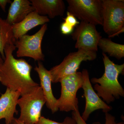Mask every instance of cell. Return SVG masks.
<instances>
[{
  "label": "cell",
  "instance_id": "1",
  "mask_svg": "<svg viewBox=\"0 0 124 124\" xmlns=\"http://www.w3.org/2000/svg\"><path fill=\"white\" fill-rule=\"evenodd\" d=\"M16 49L14 45L5 47V58L0 69V83L7 88L20 92L21 95L31 91L39 85L31 76L32 66L23 59L15 58L13 53Z\"/></svg>",
  "mask_w": 124,
  "mask_h": 124
},
{
  "label": "cell",
  "instance_id": "2",
  "mask_svg": "<svg viewBox=\"0 0 124 124\" xmlns=\"http://www.w3.org/2000/svg\"><path fill=\"white\" fill-rule=\"evenodd\" d=\"M104 72L100 78H93L91 79L99 97L101 98L108 104L115 99L124 97V90L120 85L118 77L124 73V64L119 65L110 60L106 54L102 53Z\"/></svg>",
  "mask_w": 124,
  "mask_h": 124
},
{
  "label": "cell",
  "instance_id": "3",
  "mask_svg": "<svg viewBox=\"0 0 124 124\" xmlns=\"http://www.w3.org/2000/svg\"><path fill=\"white\" fill-rule=\"evenodd\" d=\"M18 100L20 113L18 119L25 124H37L46 100L40 85L29 93L21 95Z\"/></svg>",
  "mask_w": 124,
  "mask_h": 124
},
{
  "label": "cell",
  "instance_id": "4",
  "mask_svg": "<svg viewBox=\"0 0 124 124\" xmlns=\"http://www.w3.org/2000/svg\"><path fill=\"white\" fill-rule=\"evenodd\" d=\"M61 84V95L57 99L58 110L68 112L79 109L78 99L77 93L79 89L82 88L83 78L82 72L76 73L67 76L59 81Z\"/></svg>",
  "mask_w": 124,
  "mask_h": 124
},
{
  "label": "cell",
  "instance_id": "5",
  "mask_svg": "<svg viewBox=\"0 0 124 124\" xmlns=\"http://www.w3.org/2000/svg\"><path fill=\"white\" fill-rule=\"evenodd\" d=\"M97 57L96 51L81 49L70 53L61 63L49 70L51 74L52 82L58 83L63 78L76 73L82 62L93 61L95 60Z\"/></svg>",
  "mask_w": 124,
  "mask_h": 124
},
{
  "label": "cell",
  "instance_id": "6",
  "mask_svg": "<svg viewBox=\"0 0 124 124\" xmlns=\"http://www.w3.org/2000/svg\"><path fill=\"white\" fill-rule=\"evenodd\" d=\"M103 30L108 37L124 27V1L120 0H101Z\"/></svg>",
  "mask_w": 124,
  "mask_h": 124
},
{
  "label": "cell",
  "instance_id": "7",
  "mask_svg": "<svg viewBox=\"0 0 124 124\" xmlns=\"http://www.w3.org/2000/svg\"><path fill=\"white\" fill-rule=\"evenodd\" d=\"M68 11L82 22L102 24L101 0H67Z\"/></svg>",
  "mask_w": 124,
  "mask_h": 124
},
{
  "label": "cell",
  "instance_id": "8",
  "mask_svg": "<svg viewBox=\"0 0 124 124\" xmlns=\"http://www.w3.org/2000/svg\"><path fill=\"white\" fill-rule=\"evenodd\" d=\"M47 29V24L46 23L35 34L32 35L26 34L16 40L14 45L17 49V57H30L38 62L44 60L41 43Z\"/></svg>",
  "mask_w": 124,
  "mask_h": 124
},
{
  "label": "cell",
  "instance_id": "9",
  "mask_svg": "<svg viewBox=\"0 0 124 124\" xmlns=\"http://www.w3.org/2000/svg\"><path fill=\"white\" fill-rule=\"evenodd\" d=\"M94 24L81 21L71 33L72 38L76 41L75 47L78 49L89 51L98 50V44L102 38Z\"/></svg>",
  "mask_w": 124,
  "mask_h": 124
},
{
  "label": "cell",
  "instance_id": "10",
  "mask_svg": "<svg viewBox=\"0 0 124 124\" xmlns=\"http://www.w3.org/2000/svg\"><path fill=\"white\" fill-rule=\"evenodd\" d=\"M81 72L83 78L82 88L85 99V108L81 117L86 122L91 113L94 111L101 109L104 113H107L111 110L112 107L102 100L94 91L90 80L88 71L83 69Z\"/></svg>",
  "mask_w": 124,
  "mask_h": 124
},
{
  "label": "cell",
  "instance_id": "11",
  "mask_svg": "<svg viewBox=\"0 0 124 124\" xmlns=\"http://www.w3.org/2000/svg\"><path fill=\"white\" fill-rule=\"evenodd\" d=\"M21 94L7 88L0 97V120L4 119L5 124H11L15 118V114H18L16 109L17 101Z\"/></svg>",
  "mask_w": 124,
  "mask_h": 124
},
{
  "label": "cell",
  "instance_id": "12",
  "mask_svg": "<svg viewBox=\"0 0 124 124\" xmlns=\"http://www.w3.org/2000/svg\"><path fill=\"white\" fill-rule=\"evenodd\" d=\"M35 70L39 78L40 83L39 85L46 100V107L52 113H55L58 109L57 106V99L54 96L52 91L51 74L40 62H38V66L35 67Z\"/></svg>",
  "mask_w": 124,
  "mask_h": 124
},
{
  "label": "cell",
  "instance_id": "13",
  "mask_svg": "<svg viewBox=\"0 0 124 124\" xmlns=\"http://www.w3.org/2000/svg\"><path fill=\"white\" fill-rule=\"evenodd\" d=\"M35 11L39 15L53 19L63 16L66 5L62 0H31Z\"/></svg>",
  "mask_w": 124,
  "mask_h": 124
},
{
  "label": "cell",
  "instance_id": "14",
  "mask_svg": "<svg viewBox=\"0 0 124 124\" xmlns=\"http://www.w3.org/2000/svg\"><path fill=\"white\" fill-rule=\"evenodd\" d=\"M49 21L47 16L40 15L36 11H33L20 22L12 25L14 37L16 40H18L31 29L39 25H44Z\"/></svg>",
  "mask_w": 124,
  "mask_h": 124
},
{
  "label": "cell",
  "instance_id": "15",
  "mask_svg": "<svg viewBox=\"0 0 124 124\" xmlns=\"http://www.w3.org/2000/svg\"><path fill=\"white\" fill-rule=\"evenodd\" d=\"M34 11L30 1L14 0L11 2L6 20L12 26L22 21L29 14Z\"/></svg>",
  "mask_w": 124,
  "mask_h": 124
},
{
  "label": "cell",
  "instance_id": "16",
  "mask_svg": "<svg viewBox=\"0 0 124 124\" xmlns=\"http://www.w3.org/2000/svg\"><path fill=\"white\" fill-rule=\"evenodd\" d=\"M16 40L14 37L12 26L6 20L0 18V54L4 60L5 47L7 45H14Z\"/></svg>",
  "mask_w": 124,
  "mask_h": 124
},
{
  "label": "cell",
  "instance_id": "17",
  "mask_svg": "<svg viewBox=\"0 0 124 124\" xmlns=\"http://www.w3.org/2000/svg\"><path fill=\"white\" fill-rule=\"evenodd\" d=\"M98 46L104 53H107L110 56L118 60L124 57V45L113 42L110 39L102 38L100 39Z\"/></svg>",
  "mask_w": 124,
  "mask_h": 124
},
{
  "label": "cell",
  "instance_id": "18",
  "mask_svg": "<svg viewBox=\"0 0 124 124\" xmlns=\"http://www.w3.org/2000/svg\"><path fill=\"white\" fill-rule=\"evenodd\" d=\"M37 124H77V123L75 120L72 117L67 116L62 122H59L41 116Z\"/></svg>",
  "mask_w": 124,
  "mask_h": 124
},
{
  "label": "cell",
  "instance_id": "19",
  "mask_svg": "<svg viewBox=\"0 0 124 124\" xmlns=\"http://www.w3.org/2000/svg\"><path fill=\"white\" fill-rule=\"evenodd\" d=\"M63 19L64 20V22L73 28L76 26L80 23L78 21L77 19L68 11L67 12L66 17Z\"/></svg>",
  "mask_w": 124,
  "mask_h": 124
},
{
  "label": "cell",
  "instance_id": "20",
  "mask_svg": "<svg viewBox=\"0 0 124 124\" xmlns=\"http://www.w3.org/2000/svg\"><path fill=\"white\" fill-rule=\"evenodd\" d=\"M122 122L117 123L116 121L115 116L110 114L108 112L105 113V122L104 124H123ZM92 124H102L100 122H94Z\"/></svg>",
  "mask_w": 124,
  "mask_h": 124
},
{
  "label": "cell",
  "instance_id": "21",
  "mask_svg": "<svg viewBox=\"0 0 124 124\" xmlns=\"http://www.w3.org/2000/svg\"><path fill=\"white\" fill-rule=\"evenodd\" d=\"M74 28L71 26L66 23H62L60 26V30L63 34L68 35L71 34L73 32Z\"/></svg>",
  "mask_w": 124,
  "mask_h": 124
},
{
  "label": "cell",
  "instance_id": "22",
  "mask_svg": "<svg viewBox=\"0 0 124 124\" xmlns=\"http://www.w3.org/2000/svg\"><path fill=\"white\" fill-rule=\"evenodd\" d=\"M72 117L75 120L77 124H87L82 119L79 109L72 111Z\"/></svg>",
  "mask_w": 124,
  "mask_h": 124
},
{
  "label": "cell",
  "instance_id": "23",
  "mask_svg": "<svg viewBox=\"0 0 124 124\" xmlns=\"http://www.w3.org/2000/svg\"><path fill=\"white\" fill-rule=\"evenodd\" d=\"M12 1L10 0H0V7L3 11L5 12L7 4H11Z\"/></svg>",
  "mask_w": 124,
  "mask_h": 124
},
{
  "label": "cell",
  "instance_id": "24",
  "mask_svg": "<svg viewBox=\"0 0 124 124\" xmlns=\"http://www.w3.org/2000/svg\"><path fill=\"white\" fill-rule=\"evenodd\" d=\"M124 27L123 28H122L120 31H119L117 32H116L115 34H113L112 35L110 36L109 37V38H113V37H114L116 36H118L119 34H120V33H122V32H124Z\"/></svg>",
  "mask_w": 124,
  "mask_h": 124
},
{
  "label": "cell",
  "instance_id": "25",
  "mask_svg": "<svg viewBox=\"0 0 124 124\" xmlns=\"http://www.w3.org/2000/svg\"><path fill=\"white\" fill-rule=\"evenodd\" d=\"M11 124H23L22 122L19 121L17 119L15 118L14 120L12 122Z\"/></svg>",
  "mask_w": 124,
  "mask_h": 124
},
{
  "label": "cell",
  "instance_id": "26",
  "mask_svg": "<svg viewBox=\"0 0 124 124\" xmlns=\"http://www.w3.org/2000/svg\"><path fill=\"white\" fill-rule=\"evenodd\" d=\"M4 59H3V58L2 57V56L0 54V69L1 67H2V64L4 63Z\"/></svg>",
  "mask_w": 124,
  "mask_h": 124
},
{
  "label": "cell",
  "instance_id": "27",
  "mask_svg": "<svg viewBox=\"0 0 124 124\" xmlns=\"http://www.w3.org/2000/svg\"></svg>",
  "mask_w": 124,
  "mask_h": 124
}]
</instances>
